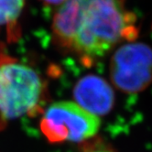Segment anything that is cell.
<instances>
[{"label": "cell", "mask_w": 152, "mask_h": 152, "mask_svg": "<svg viewBox=\"0 0 152 152\" xmlns=\"http://www.w3.org/2000/svg\"><path fill=\"white\" fill-rule=\"evenodd\" d=\"M135 22L123 0H65L53 17L52 33L61 47L95 58L135 37Z\"/></svg>", "instance_id": "6da1fadb"}, {"label": "cell", "mask_w": 152, "mask_h": 152, "mask_svg": "<svg viewBox=\"0 0 152 152\" xmlns=\"http://www.w3.org/2000/svg\"><path fill=\"white\" fill-rule=\"evenodd\" d=\"M43 83L35 70L7 55H0V126L25 115H35Z\"/></svg>", "instance_id": "7a4b0ae2"}, {"label": "cell", "mask_w": 152, "mask_h": 152, "mask_svg": "<svg viewBox=\"0 0 152 152\" xmlns=\"http://www.w3.org/2000/svg\"><path fill=\"white\" fill-rule=\"evenodd\" d=\"M99 128V116L70 101L52 104L40 120L42 134L52 143L87 140L94 137Z\"/></svg>", "instance_id": "3957f363"}, {"label": "cell", "mask_w": 152, "mask_h": 152, "mask_svg": "<svg viewBox=\"0 0 152 152\" xmlns=\"http://www.w3.org/2000/svg\"><path fill=\"white\" fill-rule=\"evenodd\" d=\"M110 76L116 88L138 93L152 82V49L143 43H129L119 48L110 62Z\"/></svg>", "instance_id": "277c9868"}, {"label": "cell", "mask_w": 152, "mask_h": 152, "mask_svg": "<svg viewBox=\"0 0 152 152\" xmlns=\"http://www.w3.org/2000/svg\"><path fill=\"white\" fill-rule=\"evenodd\" d=\"M73 97L80 106L95 115L109 113L114 106L115 94L105 80L94 74L83 77L73 89Z\"/></svg>", "instance_id": "5b68a950"}, {"label": "cell", "mask_w": 152, "mask_h": 152, "mask_svg": "<svg viewBox=\"0 0 152 152\" xmlns=\"http://www.w3.org/2000/svg\"><path fill=\"white\" fill-rule=\"evenodd\" d=\"M25 0H0V29L12 28L24 7Z\"/></svg>", "instance_id": "8992f818"}, {"label": "cell", "mask_w": 152, "mask_h": 152, "mask_svg": "<svg viewBox=\"0 0 152 152\" xmlns=\"http://www.w3.org/2000/svg\"><path fill=\"white\" fill-rule=\"evenodd\" d=\"M40 1L44 2L46 4H49V5H58V6H60L63 1H65V0H40Z\"/></svg>", "instance_id": "52a82bcc"}]
</instances>
